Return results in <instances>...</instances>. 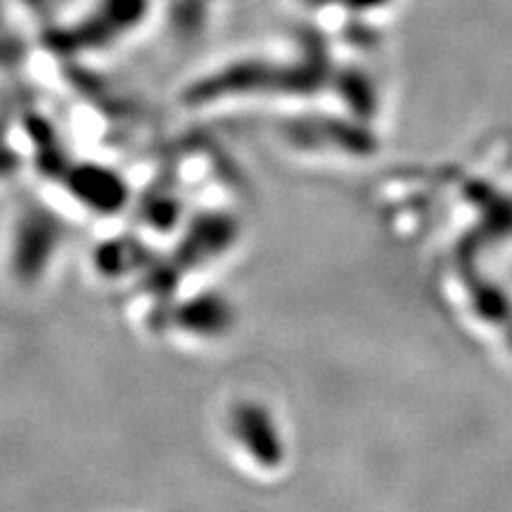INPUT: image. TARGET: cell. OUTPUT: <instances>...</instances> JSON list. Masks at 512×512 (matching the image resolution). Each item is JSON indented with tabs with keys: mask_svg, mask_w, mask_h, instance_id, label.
I'll return each mask as SVG.
<instances>
[{
	"mask_svg": "<svg viewBox=\"0 0 512 512\" xmlns=\"http://www.w3.org/2000/svg\"><path fill=\"white\" fill-rule=\"evenodd\" d=\"M147 8V0H95L79 22L55 31V46L60 43L76 50L110 46L143 22Z\"/></svg>",
	"mask_w": 512,
	"mask_h": 512,
	"instance_id": "cell-2",
	"label": "cell"
},
{
	"mask_svg": "<svg viewBox=\"0 0 512 512\" xmlns=\"http://www.w3.org/2000/svg\"><path fill=\"white\" fill-rule=\"evenodd\" d=\"M62 252V230L41 207H19L3 238L5 280L17 290H36L53 271Z\"/></svg>",
	"mask_w": 512,
	"mask_h": 512,
	"instance_id": "cell-1",
	"label": "cell"
},
{
	"mask_svg": "<svg viewBox=\"0 0 512 512\" xmlns=\"http://www.w3.org/2000/svg\"><path fill=\"white\" fill-rule=\"evenodd\" d=\"M128 252H133V249L126 242H107V245L93 249L91 268L100 275H105V278H121V275L131 271V266L136 264V256L128 259Z\"/></svg>",
	"mask_w": 512,
	"mask_h": 512,
	"instance_id": "cell-3",
	"label": "cell"
}]
</instances>
